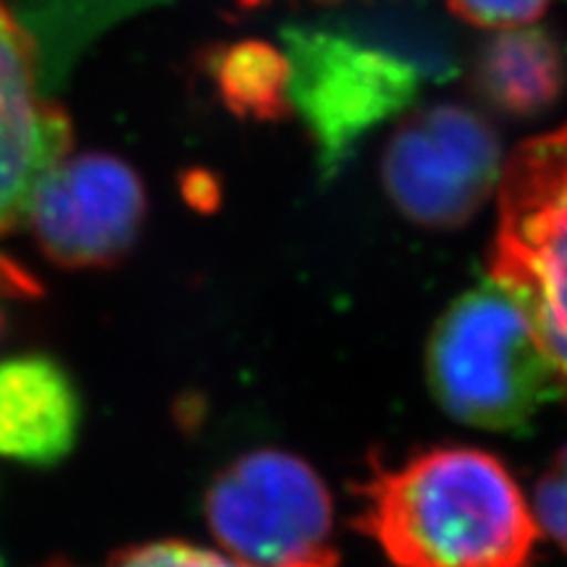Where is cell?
<instances>
[{
	"label": "cell",
	"mask_w": 567,
	"mask_h": 567,
	"mask_svg": "<svg viewBox=\"0 0 567 567\" xmlns=\"http://www.w3.org/2000/svg\"><path fill=\"white\" fill-rule=\"evenodd\" d=\"M358 526L396 567H530L538 526L494 455L436 446L381 467L363 488Z\"/></svg>",
	"instance_id": "obj_1"
},
{
	"label": "cell",
	"mask_w": 567,
	"mask_h": 567,
	"mask_svg": "<svg viewBox=\"0 0 567 567\" xmlns=\"http://www.w3.org/2000/svg\"><path fill=\"white\" fill-rule=\"evenodd\" d=\"M425 375L439 405L481 431L520 429L557 394L534 321L492 276L439 318Z\"/></svg>",
	"instance_id": "obj_2"
},
{
	"label": "cell",
	"mask_w": 567,
	"mask_h": 567,
	"mask_svg": "<svg viewBox=\"0 0 567 567\" xmlns=\"http://www.w3.org/2000/svg\"><path fill=\"white\" fill-rule=\"evenodd\" d=\"M496 195L492 279L526 308L567 402V124L523 142Z\"/></svg>",
	"instance_id": "obj_3"
},
{
	"label": "cell",
	"mask_w": 567,
	"mask_h": 567,
	"mask_svg": "<svg viewBox=\"0 0 567 567\" xmlns=\"http://www.w3.org/2000/svg\"><path fill=\"white\" fill-rule=\"evenodd\" d=\"M210 534L245 567H337L334 505L321 476L281 450L239 457L213 481Z\"/></svg>",
	"instance_id": "obj_4"
},
{
	"label": "cell",
	"mask_w": 567,
	"mask_h": 567,
	"mask_svg": "<svg viewBox=\"0 0 567 567\" xmlns=\"http://www.w3.org/2000/svg\"><path fill=\"white\" fill-rule=\"evenodd\" d=\"M281 51L289 61V105L323 174H337L368 132L421 92L415 63L342 34L295 27L284 30Z\"/></svg>",
	"instance_id": "obj_5"
},
{
	"label": "cell",
	"mask_w": 567,
	"mask_h": 567,
	"mask_svg": "<svg viewBox=\"0 0 567 567\" xmlns=\"http://www.w3.org/2000/svg\"><path fill=\"white\" fill-rule=\"evenodd\" d=\"M502 142L478 111L439 103L396 124L381 155V182L396 210L423 229L471 221L502 179Z\"/></svg>",
	"instance_id": "obj_6"
},
{
	"label": "cell",
	"mask_w": 567,
	"mask_h": 567,
	"mask_svg": "<svg viewBox=\"0 0 567 567\" xmlns=\"http://www.w3.org/2000/svg\"><path fill=\"white\" fill-rule=\"evenodd\" d=\"M147 216L145 184L109 153L66 155L40 184L27 224L61 268H109L137 243Z\"/></svg>",
	"instance_id": "obj_7"
},
{
	"label": "cell",
	"mask_w": 567,
	"mask_h": 567,
	"mask_svg": "<svg viewBox=\"0 0 567 567\" xmlns=\"http://www.w3.org/2000/svg\"><path fill=\"white\" fill-rule=\"evenodd\" d=\"M71 142L69 113L40 90L34 42L0 0V237L27 224L42 179Z\"/></svg>",
	"instance_id": "obj_8"
},
{
	"label": "cell",
	"mask_w": 567,
	"mask_h": 567,
	"mask_svg": "<svg viewBox=\"0 0 567 567\" xmlns=\"http://www.w3.org/2000/svg\"><path fill=\"white\" fill-rule=\"evenodd\" d=\"M82 394L61 360L21 352L0 360V457L53 467L80 442Z\"/></svg>",
	"instance_id": "obj_9"
},
{
	"label": "cell",
	"mask_w": 567,
	"mask_h": 567,
	"mask_svg": "<svg viewBox=\"0 0 567 567\" xmlns=\"http://www.w3.org/2000/svg\"><path fill=\"white\" fill-rule=\"evenodd\" d=\"M473 87L505 116H542L567 87L563 45L551 32L530 24L494 32L476 55Z\"/></svg>",
	"instance_id": "obj_10"
},
{
	"label": "cell",
	"mask_w": 567,
	"mask_h": 567,
	"mask_svg": "<svg viewBox=\"0 0 567 567\" xmlns=\"http://www.w3.org/2000/svg\"><path fill=\"white\" fill-rule=\"evenodd\" d=\"M205 71L216 95L234 116L281 122L289 105V61L281 48L264 40H239L205 53Z\"/></svg>",
	"instance_id": "obj_11"
},
{
	"label": "cell",
	"mask_w": 567,
	"mask_h": 567,
	"mask_svg": "<svg viewBox=\"0 0 567 567\" xmlns=\"http://www.w3.org/2000/svg\"><path fill=\"white\" fill-rule=\"evenodd\" d=\"M45 567H84L71 563L66 557H55ZM97 567H245L234 563L231 557L218 551L200 549L184 542H151L113 551L103 565Z\"/></svg>",
	"instance_id": "obj_12"
},
{
	"label": "cell",
	"mask_w": 567,
	"mask_h": 567,
	"mask_svg": "<svg viewBox=\"0 0 567 567\" xmlns=\"http://www.w3.org/2000/svg\"><path fill=\"white\" fill-rule=\"evenodd\" d=\"M538 534H547L567 555V444L551 457L534 488L530 505Z\"/></svg>",
	"instance_id": "obj_13"
},
{
	"label": "cell",
	"mask_w": 567,
	"mask_h": 567,
	"mask_svg": "<svg viewBox=\"0 0 567 567\" xmlns=\"http://www.w3.org/2000/svg\"><path fill=\"white\" fill-rule=\"evenodd\" d=\"M549 3L551 0H446L455 17L488 32L534 24L544 17Z\"/></svg>",
	"instance_id": "obj_14"
},
{
	"label": "cell",
	"mask_w": 567,
	"mask_h": 567,
	"mask_svg": "<svg viewBox=\"0 0 567 567\" xmlns=\"http://www.w3.org/2000/svg\"><path fill=\"white\" fill-rule=\"evenodd\" d=\"M40 284L32 279V274H27L17 260L0 255V300H9V297H38ZM6 313L0 308V334H3Z\"/></svg>",
	"instance_id": "obj_15"
},
{
	"label": "cell",
	"mask_w": 567,
	"mask_h": 567,
	"mask_svg": "<svg viewBox=\"0 0 567 567\" xmlns=\"http://www.w3.org/2000/svg\"><path fill=\"white\" fill-rule=\"evenodd\" d=\"M313 3H339V0H313Z\"/></svg>",
	"instance_id": "obj_16"
}]
</instances>
